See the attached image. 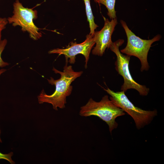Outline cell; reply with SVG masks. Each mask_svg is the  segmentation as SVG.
I'll return each mask as SVG.
<instances>
[{"label": "cell", "mask_w": 164, "mask_h": 164, "mask_svg": "<svg viewBox=\"0 0 164 164\" xmlns=\"http://www.w3.org/2000/svg\"><path fill=\"white\" fill-rule=\"evenodd\" d=\"M53 70L55 73L60 75V77L58 79L55 80L52 77H50V79H47L50 84L55 86V91L50 95L47 94L43 90L37 97L39 104H50L54 109L58 110V108L63 109L65 107L66 97L70 95L73 90L71 84L77 78L81 76L83 72L75 71L71 66L67 64L64 67L63 72L60 71L54 67H53Z\"/></svg>", "instance_id": "cell-1"}, {"label": "cell", "mask_w": 164, "mask_h": 164, "mask_svg": "<svg viewBox=\"0 0 164 164\" xmlns=\"http://www.w3.org/2000/svg\"><path fill=\"white\" fill-rule=\"evenodd\" d=\"M79 114L82 117L94 115L98 117L108 124L111 134L118 126L115 119L125 115V113L109 99L108 95H105L99 102L90 98L85 105L80 108Z\"/></svg>", "instance_id": "cell-2"}, {"label": "cell", "mask_w": 164, "mask_h": 164, "mask_svg": "<svg viewBox=\"0 0 164 164\" xmlns=\"http://www.w3.org/2000/svg\"><path fill=\"white\" fill-rule=\"evenodd\" d=\"M120 22L125 29L127 38L126 46L120 50L121 52L138 58L141 62L140 70L142 72L148 70L149 66L147 56L149 50L153 43L160 39L161 36L159 34L151 39H143L133 33L125 21L121 20Z\"/></svg>", "instance_id": "cell-3"}, {"label": "cell", "mask_w": 164, "mask_h": 164, "mask_svg": "<svg viewBox=\"0 0 164 164\" xmlns=\"http://www.w3.org/2000/svg\"><path fill=\"white\" fill-rule=\"evenodd\" d=\"M103 89L111 96L110 99L132 117L138 129L149 124L157 114L156 110L146 111L135 106L123 91L115 92L108 87Z\"/></svg>", "instance_id": "cell-4"}, {"label": "cell", "mask_w": 164, "mask_h": 164, "mask_svg": "<svg viewBox=\"0 0 164 164\" xmlns=\"http://www.w3.org/2000/svg\"><path fill=\"white\" fill-rule=\"evenodd\" d=\"M124 42L123 39H118L112 42L109 47L111 50L116 56L115 63V69L123 78L124 83L121 89L125 92L128 89H133L137 90L140 95L146 96L149 92V88L145 85H141L135 81L130 74L129 67L130 56L123 54L119 50V47Z\"/></svg>", "instance_id": "cell-5"}, {"label": "cell", "mask_w": 164, "mask_h": 164, "mask_svg": "<svg viewBox=\"0 0 164 164\" xmlns=\"http://www.w3.org/2000/svg\"><path fill=\"white\" fill-rule=\"evenodd\" d=\"M37 18L36 10L25 7L19 0H16L13 4V15L7 19L8 23L13 26H20L23 32H27L30 38L36 40L42 36L39 28L33 22Z\"/></svg>", "instance_id": "cell-6"}, {"label": "cell", "mask_w": 164, "mask_h": 164, "mask_svg": "<svg viewBox=\"0 0 164 164\" xmlns=\"http://www.w3.org/2000/svg\"><path fill=\"white\" fill-rule=\"evenodd\" d=\"M85 40L80 43L71 42L65 48L53 49L50 50L48 53L64 55L65 57L66 64L67 65L68 62L70 64L74 63L76 56L79 54H82L85 59V68H86L91 50L95 43L94 34H88Z\"/></svg>", "instance_id": "cell-7"}, {"label": "cell", "mask_w": 164, "mask_h": 164, "mask_svg": "<svg viewBox=\"0 0 164 164\" xmlns=\"http://www.w3.org/2000/svg\"><path fill=\"white\" fill-rule=\"evenodd\" d=\"M104 18V24L102 29L99 31L94 32V38L96 46L92 50L93 54L102 56L106 48L109 47L112 42L111 36L118 23L117 18L110 21Z\"/></svg>", "instance_id": "cell-8"}, {"label": "cell", "mask_w": 164, "mask_h": 164, "mask_svg": "<svg viewBox=\"0 0 164 164\" xmlns=\"http://www.w3.org/2000/svg\"><path fill=\"white\" fill-rule=\"evenodd\" d=\"M85 6L87 21L89 22L90 32V34L93 35L94 30L98 26L94 22V17L93 14L90 0H83Z\"/></svg>", "instance_id": "cell-9"}, {"label": "cell", "mask_w": 164, "mask_h": 164, "mask_svg": "<svg viewBox=\"0 0 164 164\" xmlns=\"http://www.w3.org/2000/svg\"><path fill=\"white\" fill-rule=\"evenodd\" d=\"M99 4L104 5L108 10V15L111 19L116 18V11L115 10L116 0H94Z\"/></svg>", "instance_id": "cell-10"}, {"label": "cell", "mask_w": 164, "mask_h": 164, "mask_svg": "<svg viewBox=\"0 0 164 164\" xmlns=\"http://www.w3.org/2000/svg\"><path fill=\"white\" fill-rule=\"evenodd\" d=\"M7 43V40L5 39L1 40L0 42V67H3L9 65L7 62L4 61L1 57L2 53L4 50Z\"/></svg>", "instance_id": "cell-11"}, {"label": "cell", "mask_w": 164, "mask_h": 164, "mask_svg": "<svg viewBox=\"0 0 164 164\" xmlns=\"http://www.w3.org/2000/svg\"><path fill=\"white\" fill-rule=\"evenodd\" d=\"M1 131L0 128V142H2V141L0 137ZM13 153L11 152L8 154H3L0 152V159H5L11 164H15V162L12 160V157L13 155Z\"/></svg>", "instance_id": "cell-12"}, {"label": "cell", "mask_w": 164, "mask_h": 164, "mask_svg": "<svg viewBox=\"0 0 164 164\" xmlns=\"http://www.w3.org/2000/svg\"><path fill=\"white\" fill-rule=\"evenodd\" d=\"M8 23L7 18L5 17H0V42L2 40V31L6 28V26Z\"/></svg>", "instance_id": "cell-13"}, {"label": "cell", "mask_w": 164, "mask_h": 164, "mask_svg": "<svg viewBox=\"0 0 164 164\" xmlns=\"http://www.w3.org/2000/svg\"><path fill=\"white\" fill-rule=\"evenodd\" d=\"M6 70L4 69H2L0 70V75L3 73L5 72Z\"/></svg>", "instance_id": "cell-14"}, {"label": "cell", "mask_w": 164, "mask_h": 164, "mask_svg": "<svg viewBox=\"0 0 164 164\" xmlns=\"http://www.w3.org/2000/svg\"><path fill=\"white\" fill-rule=\"evenodd\" d=\"M68 0L69 1L70 0Z\"/></svg>", "instance_id": "cell-15"}, {"label": "cell", "mask_w": 164, "mask_h": 164, "mask_svg": "<svg viewBox=\"0 0 164 164\" xmlns=\"http://www.w3.org/2000/svg\"></svg>", "instance_id": "cell-16"}]
</instances>
